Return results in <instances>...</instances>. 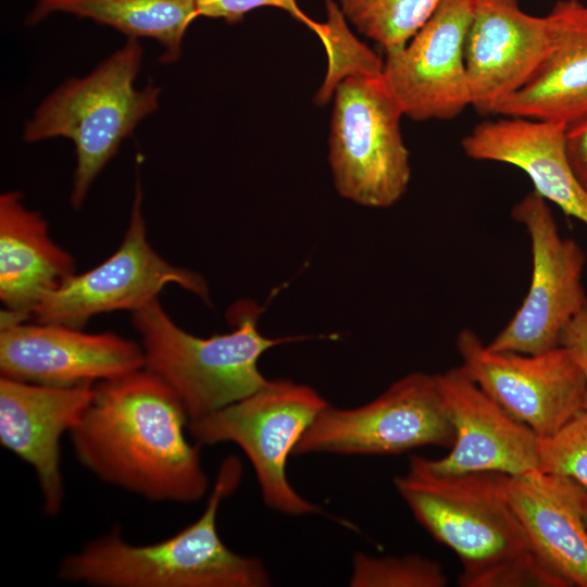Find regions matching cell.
Returning a JSON list of instances; mask_svg holds the SVG:
<instances>
[{"label":"cell","mask_w":587,"mask_h":587,"mask_svg":"<svg viewBox=\"0 0 587 587\" xmlns=\"http://www.w3.org/2000/svg\"><path fill=\"white\" fill-rule=\"evenodd\" d=\"M240 460H223L202 514L174 536L151 545L125 541L118 526L63 558L60 580L92 587H266L262 560L229 549L217 532L221 502L239 486Z\"/></svg>","instance_id":"3"},{"label":"cell","mask_w":587,"mask_h":587,"mask_svg":"<svg viewBox=\"0 0 587 587\" xmlns=\"http://www.w3.org/2000/svg\"><path fill=\"white\" fill-rule=\"evenodd\" d=\"M553 47L536 74L496 114L563 123L587 116V5L558 2Z\"/></svg>","instance_id":"20"},{"label":"cell","mask_w":587,"mask_h":587,"mask_svg":"<svg viewBox=\"0 0 587 587\" xmlns=\"http://www.w3.org/2000/svg\"><path fill=\"white\" fill-rule=\"evenodd\" d=\"M334 96L328 161L336 190L360 205L391 207L411 178L400 105L383 74L348 76Z\"/></svg>","instance_id":"6"},{"label":"cell","mask_w":587,"mask_h":587,"mask_svg":"<svg viewBox=\"0 0 587 587\" xmlns=\"http://www.w3.org/2000/svg\"><path fill=\"white\" fill-rule=\"evenodd\" d=\"M335 1L346 20L388 54L409 42L441 0Z\"/></svg>","instance_id":"22"},{"label":"cell","mask_w":587,"mask_h":587,"mask_svg":"<svg viewBox=\"0 0 587 587\" xmlns=\"http://www.w3.org/2000/svg\"><path fill=\"white\" fill-rule=\"evenodd\" d=\"M509 475L444 473L412 454L394 478L419 523L461 562V587H565L535 552L507 492Z\"/></svg>","instance_id":"2"},{"label":"cell","mask_w":587,"mask_h":587,"mask_svg":"<svg viewBox=\"0 0 587 587\" xmlns=\"http://www.w3.org/2000/svg\"><path fill=\"white\" fill-rule=\"evenodd\" d=\"M324 3L326 21L317 36L325 47L328 68L314 99L317 104L328 101L344 78L382 75L384 65V61L352 34L336 1L324 0Z\"/></svg>","instance_id":"23"},{"label":"cell","mask_w":587,"mask_h":587,"mask_svg":"<svg viewBox=\"0 0 587 587\" xmlns=\"http://www.w3.org/2000/svg\"><path fill=\"white\" fill-rule=\"evenodd\" d=\"M565 137L572 170L587 195V116L567 125Z\"/></svg>","instance_id":"28"},{"label":"cell","mask_w":587,"mask_h":587,"mask_svg":"<svg viewBox=\"0 0 587 587\" xmlns=\"http://www.w3.org/2000/svg\"><path fill=\"white\" fill-rule=\"evenodd\" d=\"M442 565L419 554L374 557L363 552L352 559V587H445Z\"/></svg>","instance_id":"24"},{"label":"cell","mask_w":587,"mask_h":587,"mask_svg":"<svg viewBox=\"0 0 587 587\" xmlns=\"http://www.w3.org/2000/svg\"><path fill=\"white\" fill-rule=\"evenodd\" d=\"M560 346L571 353L583 373L586 383L584 410L587 411V302L562 330Z\"/></svg>","instance_id":"27"},{"label":"cell","mask_w":587,"mask_h":587,"mask_svg":"<svg viewBox=\"0 0 587 587\" xmlns=\"http://www.w3.org/2000/svg\"><path fill=\"white\" fill-rule=\"evenodd\" d=\"M177 395L147 369L95 384L70 432L77 460L104 483L155 502L191 503L209 477Z\"/></svg>","instance_id":"1"},{"label":"cell","mask_w":587,"mask_h":587,"mask_svg":"<svg viewBox=\"0 0 587 587\" xmlns=\"http://www.w3.org/2000/svg\"><path fill=\"white\" fill-rule=\"evenodd\" d=\"M507 492L541 561L565 587H587V487L537 470L509 476Z\"/></svg>","instance_id":"18"},{"label":"cell","mask_w":587,"mask_h":587,"mask_svg":"<svg viewBox=\"0 0 587 587\" xmlns=\"http://www.w3.org/2000/svg\"><path fill=\"white\" fill-rule=\"evenodd\" d=\"M145 367L140 345L114 333L89 334L60 324L0 326L1 376L74 387L95 385Z\"/></svg>","instance_id":"13"},{"label":"cell","mask_w":587,"mask_h":587,"mask_svg":"<svg viewBox=\"0 0 587 587\" xmlns=\"http://www.w3.org/2000/svg\"><path fill=\"white\" fill-rule=\"evenodd\" d=\"M584 519H585V523L587 525V501H586L585 511H584Z\"/></svg>","instance_id":"29"},{"label":"cell","mask_w":587,"mask_h":587,"mask_svg":"<svg viewBox=\"0 0 587 587\" xmlns=\"http://www.w3.org/2000/svg\"><path fill=\"white\" fill-rule=\"evenodd\" d=\"M555 34L552 12L537 17L525 13L519 0H474L465 41L471 105L480 114H496L536 74Z\"/></svg>","instance_id":"14"},{"label":"cell","mask_w":587,"mask_h":587,"mask_svg":"<svg viewBox=\"0 0 587 587\" xmlns=\"http://www.w3.org/2000/svg\"><path fill=\"white\" fill-rule=\"evenodd\" d=\"M474 0H441L400 50L386 54L383 78L403 115L452 120L471 105L465 41Z\"/></svg>","instance_id":"12"},{"label":"cell","mask_w":587,"mask_h":587,"mask_svg":"<svg viewBox=\"0 0 587 587\" xmlns=\"http://www.w3.org/2000/svg\"><path fill=\"white\" fill-rule=\"evenodd\" d=\"M142 188L136 179L130 218L117 250L93 268L74 274L32 311L37 323L82 328L90 317L112 311L135 312L176 284L210 303L204 278L160 257L147 238Z\"/></svg>","instance_id":"9"},{"label":"cell","mask_w":587,"mask_h":587,"mask_svg":"<svg viewBox=\"0 0 587 587\" xmlns=\"http://www.w3.org/2000/svg\"><path fill=\"white\" fill-rule=\"evenodd\" d=\"M262 7L284 10L316 35L320 32L321 23L303 13L297 0H198L197 17L221 18L226 23L235 24L240 22L247 13Z\"/></svg>","instance_id":"26"},{"label":"cell","mask_w":587,"mask_h":587,"mask_svg":"<svg viewBox=\"0 0 587 587\" xmlns=\"http://www.w3.org/2000/svg\"><path fill=\"white\" fill-rule=\"evenodd\" d=\"M142 60L137 38L104 59L88 75L71 78L49 93L23 129L26 142L71 139L76 166L71 204L79 209L97 176L145 117L159 107L161 88L135 87Z\"/></svg>","instance_id":"5"},{"label":"cell","mask_w":587,"mask_h":587,"mask_svg":"<svg viewBox=\"0 0 587 587\" xmlns=\"http://www.w3.org/2000/svg\"><path fill=\"white\" fill-rule=\"evenodd\" d=\"M198 0H37L26 18L37 24L52 13L90 18L123 33L128 38L147 37L159 41L163 63L180 57L182 41L197 18Z\"/></svg>","instance_id":"21"},{"label":"cell","mask_w":587,"mask_h":587,"mask_svg":"<svg viewBox=\"0 0 587 587\" xmlns=\"http://www.w3.org/2000/svg\"><path fill=\"white\" fill-rule=\"evenodd\" d=\"M453 440L437 374L413 372L361 407L328 403L292 454H399L423 446L450 448Z\"/></svg>","instance_id":"8"},{"label":"cell","mask_w":587,"mask_h":587,"mask_svg":"<svg viewBox=\"0 0 587 587\" xmlns=\"http://www.w3.org/2000/svg\"><path fill=\"white\" fill-rule=\"evenodd\" d=\"M75 259L49 235L47 221L18 191L0 196V299L25 320L76 272Z\"/></svg>","instance_id":"19"},{"label":"cell","mask_w":587,"mask_h":587,"mask_svg":"<svg viewBox=\"0 0 587 587\" xmlns=\"http://www.w3.org/2000/svg\"><path fill=\"white\" fill-rule=\"evenodd\" d=\"M454 430L450 452L428 459L444 473L491 471L519 476L539 466V436L510 415L461 366L437 374Z\"/></svg>","instance_id":"15"},{"label":"cell","mask_w":587,"mask_h":587,"mask_svg":"<svg viewBox=\"0 0 587 587\" xmlns=\"http://www.w3.org/2000/svg\"><path fill=\"white\" fill-rule=\"evenodd\" d=\"M587 487V411H582L550 437L539 438V466Z\"/></svg>","instance_id":"25"},{"label":"cell","mask_w":587,"mask_h":587,"mask_svg":"<svg viewBox=\"0 0 587 587\" xmlns=\"http://www.w3.org/2000/svg\"><path fill=\"white\" fill-rule=\"evenodd\" d=\"M565 133L563 123L503 116L477 124L462 148L471 159L521 168L536 192L587 226V195L572 170Z\"/></svg>","instance_id":"17"},{"label":"cell","mask_w":587,"mask_h":587,"mask_svg":"<svg viewBox=\"0 0 587 587\" xmlns=\"http://www.w3.org/2000/svg\"><path fill=\"white\" fill-rule=\"evenodd\" d=\"M511 215L530 240L532 279L521 307L487 347L542 353L560 346L562 330L587 302L586 255L574 239L561 236L547 200L535 190L512 208Z\"/></svg>","instance_id":"10"},{"label":"cell","mask_w":587,"mask_h":587,"mask_svg":"<svg viewBox=\"0 0 587 587\" xmlns=\"http://www.w3.org/2000/svg\"><path fill=\"white\" fill-rule=\"evenodd\" d=\"M95 385L53 387L0 377V444L29 464L49 516L64 500L60 439L78 423Z\"/></svg>","instance_id":"16"},{"label":"cell","mask_w":587,"mask_h":587,"mask_svg":"<svg viewBox=\"0 0 587 587\" xmlns=\"http://www.w3.org/2000/svg\"><path fill=\"white\" fill-rule=\"evenodd\" d=\"M455 347L463 371L539 438L584 411L585 378L564 347L537 354L492 351L471 328L460 330Z\"/></svg>","instance_id":"11"},{"label":"cell","mask_w":587,"mask_h":587,"mask_svg":"<svg viewBox=\"0 0 587 587\" xmlns=\"http://www.w3.org/2000/svg\"><path fill=\"white\" fill-rule=\"evenodd\" d=\"M328 402L312 387L273 379L214 413L189 422L196 444L237 445L249 459L264 503L287 515L320 514L321 508L298 494L286 466L296 445Z\"/></svg>","instance_id":"7"},{"label":"cell","mask_w":587,"mask_h":587,"mask_svg":"<svg viewBox=\"0 0 587 587\" xmlns=\"http://www.w3.org/2000/svg\"><path fill=\"white\" fill-rule=\"evenodd\" d=\"M261 309L239 301L228 310L233 330L199 337L177 326L158 299L133 312L145 369L180 399L189 422L205 417L257 391L267 383L259 360L268 349L303 337L270 338L261 334Z\"/></svg>","instance_id":"4"}]
</instances>
